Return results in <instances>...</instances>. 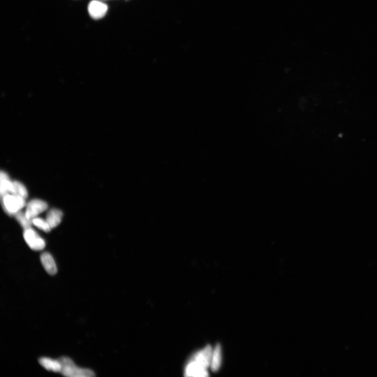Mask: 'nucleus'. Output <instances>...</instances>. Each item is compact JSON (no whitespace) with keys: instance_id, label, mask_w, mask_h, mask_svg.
<instances>
[{"instance_id":"nucleus-1","label":"nucleus","mask_w":377,"mask_h":377,"mask_svg":"<svg viewBox=\"0 0 377 377\" xmlns=\"http://www.w3.org/2000/svg\"><path fill=\"white\" fill-rule=\"evenodd\" d=\"M62 369L60 373L64 376L69 377H92L95 376V373L87 368H81L74 364L72 360L66 357L58 359Z\"/></svg>"},{"instance_id":"nucleus-10","label":"nucleus","mask_w":377,"mask_h":377,"mask_svg":"<svg viewBox=\"0 0 377 377\" xmlns=\"http://www.w3.org/2000/svg\"><path fill=\"white\" fill-rule=\"evenodd\" d=\"M63 216V213L60 209L53 208L48 212L46 220L52 229L61 223Z\"/></svg>"},{"instance_id":"nucleus-15","label":"nucleus","mask_w":377,"mask_h":377,"mask_svg":"<svg viewBox=\"0 0 377 377\" xmlns=\"http://www.w3.org/2000/svg\"><path fill=\"white\" fill-rule=\"evenodd\" d=\"M32 223L39 229L46 233L49 232L52 229L46 220L42 219L39 217L34 218L32 219Z\"/></svg>"},{"instance_id":"nucleus-5","label":"nucleus","mask_w":377,"mask_h":377,"mask_svg":"<svg viewBox=\"0 0 377 377\" xmlns=\"http://www.w3.org/2000/svg\"><path fill=\"white\" fill-rule=\"evenodd\" d=\"M107 6L97 0L92 1L88 6V12L92 18L99 20L103 18L107 13Z\"/></svg>"},{"instance_id":"nucleus-6","label":"nucleus","mask_w":377,"mask_h":377,"mask_svg":"<svg viewBox=\"0 0 377 377\" xmlns=\"http://www.w3.org/2000/svg\"><path fill=\"white\" fill-rule=\"evenodd\" d=\"M212 353L213 349L211 346L207 345L204 349L198 352L192 360H195L201 366L207 369L210 366Z\"/></svg>"},{"instance_id":"nucleus-8","label":"nucleus","mask_w":377,"mask_h":377,"mask_svg":"<svg viewBox=\"0 0 377 377\" xmlns=\"http://www.w3.org/2000/svg\"><path fill=\"white\" fill-rule=\"evenodd\" d=\"M42 265L50 275H54L57 272V266L52 256L48 253H44L40 256Z\"/></svg>"},{"instance_id":"nucleus-2","label":"nucleus","mask_w":377,"mask_h":377,"mask_svg":"<svg viewBox=\"0 0 377 377\" xmlns=\"http://www.w3.org/2000/svg\"><path fill=\"white\" fill-rule=\"evenodd\" d=\"M1 199L4 210L10 215H15L26 205L25 199L11 194L2 197Z\"/></svg>"},{"instance_id":"nucleus-11","label":"nucleus","mask_w":377,"mask_h":377,"mask_svg":"<svg viewBox=\"0 0 377 377\" xmlns=\"http://www.w3.org/2000/svg\"><path fill=\"white\" fill-rule=\"evenodd\" d=\"M1 187L0 193L1 197L7 194H12L13 191V181H11L8 175L5 172H1Z\"/></svg>"},{"instance_id":"nucleus-14","label":"nucleus","mask_w":377,"mask_h":377,"mask_svg":"<svg viewBox=\"0 0 377 377\" xmlns=\"http://www.w3.org/2000/svg\"><path fill=\"white\" fill-rule=\"evenodd\" d=\"M13 195L19 196L26 199L28 196V192L26 187L19 181H13Z\"/></svg>"},{"instance_id":"nucleus-13","label":"nucleus","mask_w":377,"mask_h":377,"mask_svg":"<svg viewBox=\"0 0 377 377\" xmlns=\"http://www.w3.org/2000/svg\"><path fill=\"white\" fill-rule=\"evenodd\" d=\"M14 216H15L16 220L18 221L24 230L31 228L32 225L33 224L32 220L29 219L27 216L26 214H25V212L24 213L20 211L17 213Z\"/></svg>"},{"instance_id":"nucleus-4","label":"nucleus","mask_w":377,"mask_h":377,"mask_svg":"<svg viewBox=\"0 0 377 377\" xmlns=\"http://www.w3.org/2000/svg\"><path fill=\"white\" fill-rule=\"evenodd\" d=\"M47 208L48 205L45 201L39 199L32 200L27 205L25 214L29 219L32 220L45 211Z\"/></svg>"},{"instance_id":"nucleus-12","label":"nucleus","mask_w":377,"mask_h":377,"mask_svg":"<svg viewBox=\"0 0 377 377\" xmlns=\"http://www.w3.org/2000/svg\"><path fill=\"white\" fill-rule=\"evenodd\" d=\"M222 363V348L220 344H217L213 349L210 367L213 372L219 370Z\"/></svg>"},{"instance_id":"nucleus-7","label":"nucleus","mask_w":377,"mask_h":377,"mask_svg":"<svg viewBox=\"0 0 377 377\" xmlns=\"http://www.w3.org/2000/svg\"><path fill=\"white\" fill-rule=\"evenodd\" d=\"M185 374L187 376L189 377H206L208 376L206 369L201 366L195 360L192 359L186 368Z\"/></svg>"},{"instance_id":"nucleus-9","label":"nucleus","mask_w":377,"mask_h":377,"mask_svg":"<svg viewBox=\"0 0 377 377\" xmlns=\"http://www.w3.org/2000/svg\"><path fill=\"white\" fill-rule=\"evenodd\" d=\"M39 363L45 370L55 373H60L62 366L58 360H54L47 357H41L39 359Z\"/></svg>"},{"instance_id":"nucleus-3","label":"nucleus","mask_w":377,"mask_h":377,"mask_svg":"<svg viewBox=\"0 0 377 377\" xmlns=\"http://www.w3.org/2000/svg\"><path fill=\"white\" fill-rule=\"evenodd\" d=\"M23 237L27 244L33 250H43L45 247V240L32 228L24 230Z\"/></svg>"}]
</instances>
